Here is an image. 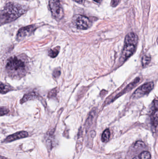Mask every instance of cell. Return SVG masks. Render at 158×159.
<instances>
[{"label":"cell","instance_id":"cell-1","mask_svg":"<svg viewBox=\"0 0 158 159\" xmlns=\"http://www.w3.org/2000/svg\"><path fill=\"white\" fill-rule=\"evenodd\" d=\"M27 9L23 6L8 3L0 11V24L12 22L26 13Z\"/></svg>","mask_w":158,"mask_h":159},{"label":"cell","instance_id":"cell-2","mask_svg":"<svg viewBox=\"0 0 158 159\" xmlns=\"http://www.w3.org/2000/svg\"><path fill=\"white\" fill-rule=\"evenodd\" d=\"M6 70L9 76L20 78L27 74L28 69L27 61L23 60V57H13L7 60Z\"/></svg>","mask_w":158,"mask_h":159},{"label":"cell","instance_id":"cell-3","mask_svg":"<svg viewBox=\"0 0 158 159\" xmlns=\"http://www.w3.org/2000/svg\"><path fill=\"white\" fill-rule=\"evenodd\" d=\"M138 40V36L134 33H130L126 35L122 53V57L124 60L130 57L135 52Z\"/></svg>","mask_w":158,"mask_h":159},{"label":"cell","instance_id":"cell-4","mask_svg":"<svg viewBox=\"0 0 158 159\" xmlns=\"http://www.w3.org/2000/svg\"><path fill=\"white\" fill-rule=\"evenodd\" d=\"M49 5L53 16L56 20H61L64 16L62 0H49Z\"/></svg>","mask_w":158,"mask_h":159},{"label":"cell","instance_id":"cell-5","mask_svg":"<svg viewBox=\"0 0 158 159\" xmlns=\"http://www.w3.org/2000/svg\"><path fill=\"white\" fill-rule=\"evenodd\" d=\"M72 21L77 29L79 30H87L90 26V20L87 17L82 15H76L73 16Z\"/></svg>","mask_w":158,"mask_h":159},{"label":"cell","instance_id":"cell-6","mask_svg":"<svg viewBox=\"0 0 158 159\" xmlns=\"http://www.w3.org/2000/svg\"><path fill=\"white\" fill-rule=\"evenodd\" d=\"M154 87L153 82H148L141 86L138 88L134 93L132 96V99H138L149 93Z\"/></svg>","mask_w":158,"mask_h":159},{"label":"cell","instance_id":"cell-7","mask_svg":"<svg viewBox=\"0 0 158 159\" xmlns=\"http://www.w3.org/2000/svg\"><path fill=\"white\" fill-rule=\"evenodd\" d=\"M36 29H37V27L34 25H29V26L21 28L18 32L17 34V39L19 41L27 36L31 35L34 32Z\"/></svg>","mask_w":158,"mask_h":159},{"label":"cell","instance_id":"cell-8","mask_svg":"<svg viewBox=\"0 0 158 159\" xmlns=\"http://www.w3.org/2000/svg\"><path fill=\"white\" fill-rule=\"evenodd\" d=\"M28 136V133L27 132L22 131L18 132L14 134L7 136L4 140V142L9 143V142H13V141H16L19 139L26 138Z\"/></svg>","mask_w":158,"mask_h":159},{"label":"cell","instance_id":"cell-9","mask_svg":"<svg viewBox=\"0 0 158 159\" xmlns=\"http://www.w3.org/2000/svg\"><path fill=\"white\" fill-rule=\"evenodd\" d=\"M158 106L157 100H155L153 102V109L151 116V120L152 125L155 128H156L158 125Z\"/></svg>","mask_w":158,"mask_h":159},{"label":"cell","instance_id":"cell-10","mask_svg":"<svg viewBox=\"0 0 158 159\" xmlns=\"http://www.w3.org/2000/svg\"><path fill=\"white\" fill-rule=\"evenodd\" d=\"M140 79L139 77L136 78L132 82H131V83H130L129 85H128V86L125 88L124 89H123L122 91L120 93H119L117 95V96H116L115 98H118V97H119L121 95H122V94H124V93H126L128 92H130L131 90L133 88H135V86L138 84V83L140 81Z\"/></svg>","mask_w":158,"mask_h":159},{"label":"cell","instance_id":"cell-11","mask_svg":"<svg viewBox=\"0 0 158 159\" xmlns=\"http://www.w3.org/2000/svg\"><path fill=\"white\" fill-rule=\"evenodd\" d=\"M38 99V98H41V97L39 96V95L37 94L36 93L32 92L29 93H27L23 96L22 99L20 100V103H23L27 101H29V100H33V99Z\"/></svg>","mask_w":158,"mask_h":159},{"label":"cell","instance_id":"cell-12","mask_svg":"<svg viewBox=\"0 0 158 159\" xmlns=\"http://www.w3.org/2000/svg\"><path fill=\"white\" fill-rule=\"evenodd\" d=\"M13 89L11 86L4 84L0 81V93L5 94Z\"/></svg>","mask_w":158,"mask_h":159},{"label":"cell","instance_id":"cell-13","mask_svg":"<svg viewBox=\"0 0 158 159\" xmlns=\"http://www.w3.org/2000/svg\"><path fill=\"white\" fill-rule=\"evenodd\" d=\"M110 132L109 129L104 131L102 135V141L104 143H106L109 141L110 139Z\"/></svg>","mask_w":158,"mask_h":159},{"label":"cell","instance_id":"cell-14","mask_svg":"<svg viewBox=\"0 0 158 159\" xmlns=\"http://www.w3.org/2000/svg\"><path fill=\"white\" fill-rule=\"evenodd\" d=\"M151 155L148 151H145L142 152L137 157H135L133 159H151Z\"/></svg>","mask_w":158,"mask_h":159},{"label":"cell","instance_id":"cell-15","mask_svg":"<svg viewBox=\"0 0 158 159\" xmlns=\"http://www.w3.org/2000/svg\"><path fill=\"white\" fill-rule=\"evenodd\" d=\"M59 49H60V47H57L53 49H50L48 51V56L52 58L56 57L59 53Z\"/></svg>","mask_w":158,"mask_h":159},{"label":"cell","instance_id":"cell-16","mask_svg":"<svg viewBox=\"0 0 158 159\" xmlns=\"http://www.w3.org/2000/svg\"><path fill=\"white\" fill-rule=\"evenodd\" d=\"M151 61V57L149 56L145 55L143 57L142 60V65L143 67H145L148 65Z\"/></svg>","mask_w":158,"mask_h":159},{"label":"cell","instance_id":"cell-17","mask_svg":"<svg viewBox=\"0 0 158 159\" xmlns=\"http://www.w3.org/2000/svg\"><path fill=\"white\" fill-rule=\"evenodd\" d=\"M9 110L7 107H0V116H4L9 113Z\"/></svg>","mask_w":158,"mask_h":159},{"label":"cell","instance_id":"cell-18","mask_svg":"<svg viewBox=\"0 0 158 159\" xmlns=\"http://www.w3.org/2000/svg\"><path fill=\"white\" fill-rule=\"evenodd\" d=\"M58 91L57 88L52 90L50 92L48 93V97L49 98H53L56 97Z\"/></svg>","mask_w":158,"mask_h":159},{"label":"cell","instance_id":"cell-19","mask_svg":"<svg viewBox=\"0 0 158 159\" xmlns=\"http://www.w3.org/2000/svg\"><path fill=\"white\" fill-rule=\"evenodd\" d=\"M135 148H141L145 147V144L142 141H138L135 143L134 146Z\"/></svg>","mask_w":158,"mask_h":159},{"label":"cell","instance_id":"cell-20","mask_svg":"<svg viewBox=\"0 0 158 159\" xmlns=\"http://www.w3.org/2000/svg\"><path fill=\"white\" fill-rule=\"evenodd\" d=\"M60 71L58 69H56V70H55L53 71V76L54 78H57L58 77H59V75H60Z\"/></svg>","mask_w":158,"mask_h":159},{"label":"cell","instance_id":"cell-21","mask_svg":"<svg viewBox=\"0 0 158 159\" xmlns=\"http://www.w3.org/2000/svg\"><path fill=\"white\" fill-rule=\"evenodd\" d=\"M121 0H111V5L113 7H116L119 3Z\"/></svg>","mask_w":158,"mask_h":159},{"label":"cell","instance_id":"cell-22","mask_svg":"<svg viewBox=\"0 0 158 159\" xmlns=\"http://www.w3.org/2000/svg\"><path fill=\"white\" fill-rule=\"evenodd\" d=\"M73 1L78 3L81 4L83 2V0H73Z\"/></svg>","mask_w":158,"mask_h":159},{"label":"cell","instance_id":"cell-23","mask_svg":"<svg viewBox=\"0 0 158 159\" xmlns=\"http://www.w3.org/2000/svg\"><path fill=\"white\" fill-rule=\"evenodd\" d=\"M94 1L95 2H96L99 3L101 2V1H102V0H94Z\"/></svg>","mask_w":158,"mask_h":159}]
</instances>
